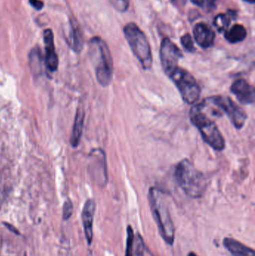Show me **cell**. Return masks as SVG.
Segmentation results:
<instances>
[{
	"instance_id": "6da1fadb",
	"label": "cell",
	"mask_w": 255,
	"mask_h": 256,
	"mask_svg": "<svg viewBox=\"0 0 255 256\" xmlns=\"http://www.w3.org/2000/svg\"><path fill=\"white\" fill-rule=\"evenodd\" d=\"M148 202L160 236L168 244H173L175 226L169 212L166 194L158 188H151L148 192Z\"/></svg>"
},
{
	"instance_id": "7a4b0ae2",
	"label": "cell",
	"mask_w": 255,
	"mask_h": 256,
	"mask_svg": "<svg viewBox=\"0 0 255 256\" xmlns=\"http://www.w3.org/2000/svg\"><path fill=\"white\" fill-rule=\"evenodd\" d=\"M88 54L99 84L104 87L110 85L113 76V62L106 42L97 36L92 38L88 44Z\"/></svg>"
},
{
	"instance_id": "3957f363",
	"label": "cell",
	"mask_w": 255,
	"mask_h": 256,
	"mask_svg": "<svg viewBox=\"0 0 255 256\" xmlns=\"http://www.w3.org/2000/svg\"><path fill=\"white\" fill-rule=\"evenodd\" d=\"M175 177L178 185L188 196L199 198L207 190V180L204 174L188 159L182 160L176 166Z\"/></svg>"
},
{
	"instance_id": "277c9868",
	"label": "cell",
	"mask_w": 255,
	"mask_h": 256,
	"mask_svg": "<svg viewBox=\"0 0 255 256\" xmlns=\"http://www.w3.org/2000/svg\"><path fill=\"white\" fill-rule=\"evenodd\" d=\"M191 122L201 132L205 142L208 143L214 150L221 152L226 148L224 137L216 124L215 121L207 116L199 109L196 104L192 108L190 112Z\"/></svg>"
},
{
	"instance_id": "5b68a950",
	"label": "cell",
	"mask_w": 255,
	"mask_h": 256,
	"mask_svg": "<svg viewBox=\"0 0 255 256\" xmlns=\"http://www.w3.org/2000/svg\"><path fill=\"white\" fill-rule=\"evenodd\" d=\"M124 36L133 51L145 70L152 67L153 58L151 46L145 33L134 22H129L124 28Z\"/></svg>"
},
{
	"instance_id": "8992f818",
	"label": "cell",
	"mask_w": 255,
	"mask_h": 256,
	"mask_svg": "<svg viewBox=\"0 0 255 256\" xmlns=\"http://www.w3.org/2000/svg\"><path fill=\"white\" fill-rule=\"evenodd\" d=\"M169 78L173 81L181 93L183 100L189 104H194L201 96V88L194 76L185 69L178 67Z\"/></svg>"
},
{
	"instance_id": "52a82bcc",
	"label": "cell",
	"mask_w": 255,
	"mask_h": 256,
	"mask_svg": "<svg viewBox=\"0 0 255 256\" xmlns=\"http://www.w3.org/2000/svg\"><path fill=\"white\" fill-rule=\"evenodd\" d=\"M162 67L168 76L179 67L178 62L183 58L182 52L178 46L168 38H165L161 43L160 50Z\"/></svg>"
},
{
	"instance_id": "ba28073f",
	"label": "cell",
	"mask_w": 255,
	"mask_h": 256,
	"mask_svg": "<svg viewBox=\"0 0 255 256\" xmlns=\"http://www.w3.org/2000/svg\"><path fill=\"white\" fill-rule=\"evenodd\" d=\"M216 100L223 114H226L237 129H241L245 126L247 115L245 111L235 103L232 99L225 96H215Z\"/></svg>"
},
{
	"instance_id": "9c48e42d",
	"label": "cell",
	"mask_w": 255,
	"mask_h": 256,
	"mask_svg": "<svg viewBox=\"0 0 255 256\" xmlns=\"http://www.w3.org/2000/svg\"><path fill=\"white\" fill-rule=\"evenodd\" d=\"M43 42L45 48V66L49 72H56L58 67V57L55 51L53 32L51 28H46L43 32Z\"/></svg>"
},
{
	"instance_id": "30bf717a",
	"label": "cell",
	"mask_w": 255,
	"mask_h": 256,
	"mask_svg": "<svg viewBox=\"0 0 255 256\" xmlns=\"http://www.w3.org/2000/svg\"><path fill=\"white\" fill-rule=\"evenodd\" d=\"M231 92L242 104L255 103V88L245 80H238L231 86Z\"/></svg>"
},
{
	"instance_id": "8fae6325",
	"label": "cell",
	"mask_w": 255,
	"mask_h": 256,
	"mask_svg": "<svg viewBox=\"0 0 255 256\" xmlns=\"http://www.w3.org/2000/svg\"><path fill=\"white\" fill-rule=\"evenodd\" d=\"M95 202L92 198L87 200L84 204L82 212V225L85 238L88 244L91 245L93 240V222L95 213Z\"/></svg>"
},
{
	"instance_id": "7c38bea8",
	"label": "cell",
	"mask_w": 255,
	"mask_h": 256,
	"mask_svg": "<svg viewBox=\"0 0 255 256\" xmlns=\"http://www.w3.org/2000/svg\"><path fill=\"white\" fill-rule=\"evenodd\" d=\"M193 34L196 42L202 48L207 49L214 44L215 32L208 24L205 22L196 24L193 30Z\"/></svg>"
},
{
	"instance_id": "4fadbf2b",
	"label": "cell",
	"mask_w": 255,
	"mask_h": 256,
	"mask_svg": "<svg viewBox=\"0 0 255 256\" xmlns=\"http://www.w3.org/2000/svg\"><path fill=\"white\" fill-rule=\"evenodd\" d=\"M84 121H85V110L83 106L79 105L75 116L74 124L70 136V144L72 147L76 148L80 142L83 132Z\"/></svg>"
},
{
	"instance_id": "5bb4252c",
	"label": "cell",
	"mask_w": 255,
	"mask_h": 256,
	"mask_svg": "<svg viewBox=\"0 0 255 256\" xmlns=\"http://www.w3.org/2000/svg\"><path fill=\"white\" fill-rule=\"evenodd\" d=\"M223 245L232 256H255L254 250L232 238H226Z\"/></svg>"
},
{
	"instance_id": "9a60e30c",
	"label": "cell",
	"mask_w": 255,
	"mask_h": 256,
	"mask_svg": "<svg viewBox=\"0 0 255 256\" xmlns=\"http://www.w3.org/2000/svg\"><path fill=\"white\" fill-rule=\"evenodd\" d=\"M83 36L77 22L72 20L70 22V36L68 38V44L76 54H79L83 48Z\"/></svg>"
},
{
	"instance_id": "2e32d148",
	"label": "cell",
	"mask_w": 255,
	"mask_h": 256,
	"mask_svg": "<svg viewBox=\"0 0 255 256\" xmlns=\"http://www.w3.org/2000/svg\"><path fill=\"white\" fill-rule=\"evenodd\" d=\"M247 32L244 26L236 24L229 31L226 32L225 37L228 42L232 44L239 43L247 38Z\"/></svg>"
},
{
	"instance_id": "e0dca14e",
	"label": "cell",
	"mask_w": 255,
	"mask_h": 256,
	"mask_svg": "<svg viewBox=\"0 0 255 256\" xmlns=\"http://www.w3.org/2000/svg\"><path fill=\"white\" fill-rule=\"evenodd\" d=\"M43 57H42L41 50L38 46H34L29 54V64L31 70L33 73L39 74L42 72L43 66Z\"/></svg>"
},
{
	"instance_id": "ac0fdd59",
	"label": "cell",
	"mask_w": 255,
	"mask_h": 256,
	"mask_svg": "<svg viewBox=\"0 0 255 256\" xmlns=\"http://www.w3.org/2000/svg\"><path fill=\"white\" fill-rule=\"evenodd\" d=\"M231 18L228 15L225 14H220L217 15L214 20V25L217 27L219 31L223 32L227 31L229 25H230Z\"/></svg>"
},
{
	"instance_id": "d6986e66",
	"label": "cell",
	"mask_w": 255,
	"mask_h": 256,
	"mask_svg": "<svg viewBox=\"0 0 255 256\" xmlns=\"http://www.w3.org/2000/svg\"><path fill=\"white\" fill-rule=\"evenodd\" d=\"M145 250L146 248H145L143 239L141 237L140 234H136L133 242V256H145Z\"/></svg>"
},
{
	"instance_id": "ffe728a7",
	"label": "cell",
	"mask_w": 255,
	"mask_h": 256,
	"mask_svg": "<svg viewBox=\"0 0 255 256\" xmlns=\"http://www.w3.org/2000/svg\"><path fill=\"white\" fill-rule=\"evenodd\" d=\"M127 248H126L125 256H133V242H134V232L130 226H127Z\"/></svg>"
},
{
	"instance_id": "44dd1931",
	"label": "cell",
	"mask_w": 255,
	"mask_h": 256,
	"mask_svg": "<svg viewBox=\"0 0 255 256\" xmlns=\"http://www.w3.org/2000/svg\"><path fill=\"white\" fill-rule=\"evenodd\" d=\"M181 42V44H182V46H184L186 50L190 52H193L196 51L194 42H193V38H192L190 34H186L182 36Z\"/></svg>"
},
{
	"instance_id": "7402d4cb",
	"label": "cell",
	"mask_w": 255,
	"mask_h": 256,
	"mask_svg": "<svg viewBox=\"0 0 255 256\" xmlns=\"http://www.w3.org/2000/svg\"><path fill=\"white\" fill-rule=\"evenodd\" d=\"M112 6L118 12H124L129 7V0H109Z\"/></svg>"
},
{
	"instance_id": "603a6c76",
	"label": "cell",
	"mask_w": 255,
	"mask_h": 256,
	"mask_svg": "<svg viewBox=\"0 0 255 256\" xmlns=\"http://www.w3.org/2000/svg\"><path fill=\"white\" fill-rule=\"evenodd\" d=\"M73 213V203L70 200H67L63 206V220H67Z\"/></svg>"
},
{
	"instance_id": "cb8c5ba5",
	"label": "cell",
	"mask_w": 255,
	"mask_h": 256,
	"mask_svg": "<svg viewBox=\"0 0 255 256\" xmlns=\"http://www.w3.org/2000/svg\"><path fill=\"white\" fill-rule=\"evenodd\" d=\"M194 4L203 8H213L217 4V0H192Z\"/></svg>"
},
{
	"instance_id": "d4e9b609",
	"label": "cell",
	"mask_w": 255,
	"mask_h": 256,
	"mask_svg": "<svg viewBox=\"0 0 255 256\" xmlns=\"http://www.w3.org/2000/svg\"><path fill=\"white\" fill-rule=\"evenodd\" d=\"M29 3L34 9L40 10L43 8V2L40 0H29Z\"/></svg>"
},
{
	"instance_id": "484cf974",
	"label": "cell",
	"mask_w": 255,
	"mask_h": 256,
	"mask_svg": "<svg viewBox=\"0 0 255 256\" xmlns=\"http://www.w3.org/2000/svg\"><path fill=\"white\" fill-rule=\"evenodd\" d=\"M188 256H198L196 255V254H194V252H191L188 254Z\"/></svg>"
},
{
	"instance_id": "4316f807",
	"label": "cell",
	"mask_w": 255,
	"mask_h": 256,
	"mask_svg": "<svg viewBox=\"0 0 255 256\" xmlns=\"http://www.w3.org/2000/svg\"><path fill=\"white\" fill-rule=\"evenodd\" d=\"M244 1L248 2L250 3H255V0H244Z\"/></svg>"
}]
</instances>
